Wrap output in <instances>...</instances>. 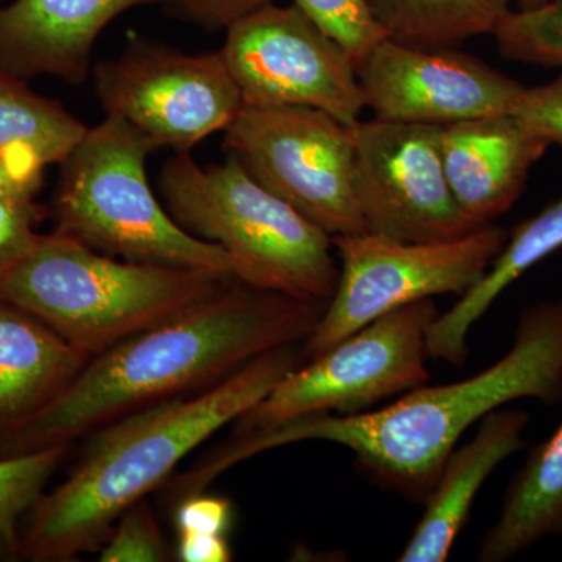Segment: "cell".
<instances>
[{"label": "cell", "mask_w": 562, "mask_h": 562, "mask_svg": "<svg viewBox=\"0 0 562 562\" xmlns=\"http://www.w3.org/2000/svg\"><path fill=\"white\" fill-rule=\"evenodd\" d=\"M225 133L228 157L331 238L366 233L353 188V132L310 106H244Z\"/></svg>", "instance_id": "9"}, {"label": "cell", "mask_w": 562, "mask_h": 562, "mask_svg": "<svg viewBox=\"0 0 562 562\" xmlns=\"http://www.w3.org/2000/svg\"><path fill=\"white\" fill-rule=\"evenodd\" d=\"M87 131L61 103L0 69V154L41 169L61 165Z\"/></svg>", "instance_id": "21"}, {"label": "cell", "mask_w": 562, "mask_h": 562, "mask_svg": "<svg viewBox=\"0 0 562 562\" xmlns=\"http://www.w3.org/2000/svg\"><path fill=\"white\" fill-rule=\"evenodd\" d=\"M90 360L44 322L0 301V447L50 405Z\"/></svg>", "instance_id": "17"}, {"label": "cell", "mask_w": 562, "mask_h": 562, "mask_svg": "<svg viewBox=\"0 0 562 562\" xmlns=\"http://www.w3.org/2000/svg\"><path fill=\"white\" fill-rule=\"evenodd\" d=\"M506 238L508 232L494 222L438 243L398 241L369 232L335 236L333 246L341 260L338 286L303 342V360L403 306L464 294L483 279Z\"/></svg>", "instance_id": "7"}, {"label": "cell", "mask_w": 562, "mask_h": 562, "mask_svg": "<svg viewBox=\"0 0 562 562\" xmlns=\"http://www.w3.org/2000/svg\"><path fill=\"white\" fill-rule=\"evenodd\" d=\"M41 179L43 169L0 154V195L35 198Z\"/></svg>", "instance_id": "31"}, {"label": "cell", "mask_w": 562, "mask_h": 562, "mask_svg": "<svg viewBox=\"0 0 562 562\" xmlns=\"http://www.w3.org/2000/svg\"><path fill=\"white\" fill-rule=\"evenodd\" d=\"M101 562L168 561V550L147 502L128 506L117 517L99 553Z\"/></svg>", "instance_id": "25"}, {"label": "cell", "mask_w": 562, "mask_h": 562, "mask_svg": "<svg viewBox=\"0 0 562 562\" xmlns=\"http://www.w3.org/2000/svg\"><path fill=\"white\" fill-rule=\"evenodd\" d=\"M520 398L562 403V299L527 306L512 349L490 368L449 384L416 387L369 412L322 413L284 422L272 430L233 436L187 472L194 490L266 450L302 441L339 443L353 452L373 482L413 502L427 501L443 462L462 435L483 417Z\"/></svg>", "instance_id": "1"}, {"label": "cell", "mask_w": 562, "mask_h": 562, "mask_svg": "<svg viewBox=\"0 0 562 562\" xmlns=\"http://www.w3.org/2000/svg\"><path fill=\"white\" fill-rule=\"evenodd\" d=\"M432 299L395 310L299 366L236 420L233 436L272 430L312 414H357L430 382Z\"/></svg>", "instance_id": "8"}, {"label": "cell", "mask_w": 562, "mask_h": 562, "mask_svg": "<svg viewBox=\"0 0 562 562\" xmlns=\"http://www.w3.org/2000/svg\"><path fill=\"white\" fill-rule=\"evenodd\" d=\"M165 209L184 232L216 244L233 277L258 290L328 302L339 268L331 236L262 188L238 160L202 168L188 151L158 177Z\"/></svg>", "instance_id": "5"}, {"label": "cell", "mask_w": 562, "mask_h": 562, "mask_svg": "<svg viewBox=\"0 0 562 562\" xmlns=\"http://www.w3.org/2000/svg\"><path fill=\"white\" fill-rule=\"evenodd\" d=\"M171 0H11L0 7V69L18 79L52 76L81 83L92 47L111 21Z\"/></svg>", "instance_id": "15"}, {"label": "cell", "mask_w": 562, "mask_h": 562, "mask_svg": "<svg viewBox=\"0 0 562 562\" xmlns=\"http://www.w3.org/2000/svg\"><path fill=\"white\" fill-rule=\"evenodd\" d=\"M149 140L117 117L88 128L61 162L55 231L109 257L235 279L231 258L172 220L146 176Z\"/></svg>", "instance_id": "6"}, {"label": "cell", "mask_w": 562, "mask_h": 562, "mask_svg": "<svg viewBox=\"0 0 562 562\" xmlns=\"http://www.w3.org/2000/svg\"><path fill=\"white\" fill-rule=\"evenodd\" d=\"M173 519L179 535L227 536L232 530L235 512L232 502L222 495L195 492L180 498Z\"/></svg>", "instance_id": "28"}, {"label": "cell", "mask_w": 562, "mask_h": 562, "mask_svg": "<svg viewBox=\"0 0 562 562\" xmlns=\"http://www.w3.org/2000/svg\"><path fill=\"white\" fill-rule=\"evenodd\" d=\"M244 106H310L353 127L364 99L349 52L292 2L233 22L221 49Z\"/></svg>", "instance_id": "11"}, {"label": "cell", "mask_w": 562, "mask_h": 562, "mask_svg": "<svg viewBox=\"0 0 562 562\" xmlns=\"http://www.w3.org/2000/svg\"><path fill=\"white\" fill-rule=\"evenodd\" d=\"M558 250H562V201L516 225L483 279L432 322L427 338L430 360L465 364L473 325L525 272Z\"/></svg>", "instance_id": "18"}, {"label": "cell", "mask_w": 562, "mask_h": 562, "mask_svg": "<svg viewBox=\"0 0 562 562\" xmlns=\"http://www.w3.org/2000/svg\"><path fill=\"white\" fill-rule=\"evenodd\" d=\"M331 38L342 44L355 65L386 38L373 18L369 0H294Z\"/></svg>", "instance_id": "24"}, {"label": "cell", "mask_w": 562, "mask_h": 562, "mask_svg": "<svg viewBox=\"0 0 562 562\" xmlns=\"http://www.w3.org/2000/svg\"><path fill=\"white\" fill-rule=\"evenodd\" d=\"M272 2L277 0H171L169 5L202 27L227 31L233 22Z\"/></svg>", "instance_id": "29"}, {"label": "cell", "mask_w": 562, "mask_h": 562, "mask_svg": "<svg viewBox=\"0 0 562 562\" xmlns=\"http://www.w3.org/2000/svg\"><path fill=\"white\" fill-rule=\"evenodd\" d=\"M43 209L35 198L0 195V271L24 257L38 241Z\"/></svg>", "instance_id": "26"}, {"label": "cell", "mask_w": 562, "mask_h": 562, "mask_svg": "<svg viewBox=\"0 0 562 562\" xmlns=\"http://www.w3.org/2000/svg\"><path fill=\"white\" fill-rule=\"evenodd\" d=\"M366 109L376 120L446 125L512 113L525 87L458 49L380 41L358 65Z\"/></svg>", "instance_id": "13"}, {"label": "cell", "mask_w": 562, "mask_h": 562, "mask_svg": "<svg viewBox=\"0 0 562 562\" xmlns=\"http://www.w3.org/2000/svg\"><path fill=\"white\" fill-rule=\"evenodd\" d=\"M513 0H369L386 38L417 49H458L494 35Z\"/></svg>", "instance_id": "20"}, {"label": "cell", "mask_w": 562, "mask_h": 562, "mask_svg": "<svg viewBox=\"0 0 562 562\" xmlns=\"http://www.w3.org/2000/svg\"><path fill=\"white\" fill-rule=\"evenodd\" d=\"M351 132L355 198L366 231L406 243L450 241L473 231L447 180L441 127L373 117Z\"/></svg>", "instance_id": "12"}, {"label": "cell", "mask_w": 562, "mask_h": 562, "mask_svg": "<svg viewBox=\"0 0 562 562\" xmlns=\"http://www.w3.org/2000/svg\"><path fill=\"white\" fill-rule=\"evenodd\" d=\"M530 414L519 408H498L480 420L475 436L454 447L443 462L425 501L424 516L398 557L402 562L449 560L458 535L468 524L473 502L503 461L520 452L527 441Z\"/></svg>", "instance_id": "16"}, {"label": "cell", "mask_w": 562, "mask_h": 562, "mask_svg": "<svg viewBox=\"0 0 562 562\" xmlns=\"http://www.w3.org/2000/svg\"><path fill=\"white\" fill-rule=\"evenodd\" d=\"M327 302L231 279L172 319L91 358L69 386L0 447L3 457L68 447L146 406L209 390L251 360L305 342Z\"/></svg>", "instance_id": "2"}, {"label": "cell", "mask_w": 562, "mask_h": 562, "mask_svg": "<svg viewBox=\"0 0 562 562\" xmlns=\"http://www.w3.org/2000/svg\"><path fill=\"white\" fill-rule=\"evenodd\" d=\"M550 146L513 113L441 127L443 169L469 225L492 224L512 210Z\"/></svg>", "instance_id": "14"}, {"label": "cell", "mask_w": 562, "mask_h": 562, "mask_svg": "<svg viewBox=\"0 0 562 562\" xmlns=\"http://www.w3.org/2000/svg\"><path fill=\"white\" fill-rule=\"evenodd\" d=\"M94 88L106 116L177 154L227 131L244 109L221 50L187 54L139 35L95 66Z\"/></svg>", "instance_id": "10"}, {"label": "cell", "mask_w": 562, "mask_h": 562, "mask_svg": "<svg viewBox=\"0 0 562 562\" xmlns=\"http://www.w3.org/2000/svg\"><path fill=\"white\" fill-rule=\"evenodd\" d=\"M512 113L536 135L562 146V74L549 83L525 88Z\"/></svg>", "instance_id": "27"}, {"label": "cell", "mask_w": 562, "mask_h": 562, "mask_svg": "<svg viewBox=\"0 0 562 562\" xmlns=\"http://www.w3.org/2000/svg\"><path fill=\"white\" fill-rule=\"evenodd\" d=\"M514 2L517 3V10H531L546 5V3L552 2V0H514Z\"/></svg>", "instance_id": "32"}, {"label": "cell", "mask_w": 562, "mask_h": 562, "mask_svg": "<svg viewBox=\"0 0 562 562\" xmlns=\"http://www.w3.org/2000/svg\"><path fill=\"white\" fill-rule=\"evenodd\" d=\"M231 279L109 257L55 231L0 271V301L90 358L216 294Z\"/></svg>", "instance_id": "4"}, {"label": "cell", "mask_w": 562, "mask_h": 562, "mask_svg": "<svg viewBox=\"0 0 562 562\" xmlns=\"http://www.w3.org/2000/svg\"><path fill=\"white\" fill-rule=\"evenodd\" d=\"M303 361L295 344L277 347L209 390L103 425L68 479L29 513L21 557L66 562L98 550L128 506L169 482L192 450L254 408Z\"/></svg>", "instance_id": "3"}, {"label": "cell", "mask_w": 562, "mask_h": 562, "mask_svg": "<svg viewBox=\"0 0 562 562\" xmlns=\"http://www.w3.org/2000/svg\"><path fill=\"white\" fill-rule=\"evenodd\" d=\"M554 536H562V422L513 476L476 557L482 562L509 561Z\"/></svg>", "instance_id": "19"}, {"label": "cell", "mask_w": 562, "mask_h": 562, "mask_svg": "<svg viewBox=\"0 0 562 562\" xmlns=\"http://www.w3.org/2000/svg\"><path fill=\"white\" fill-rule=\"evenodd\" d=\"M492 36L505 60L562 68V0L509 11Z\"/></svg>", "instance_id": "23"}, {"label": "cell", "mask_w": 562, "mask_h": 562, "mask_svg": "<svg viewBox=\"0 0 562 562\" xmlns=\"http://www.w3.org/2000/svg\"><path fill=\"white\" fill-rule=\"evenodd\" d=\"M66 446L0 458V558L21 557L20 522L43 495Z\"/></svg>", "instance_id": "22"}, {"label": "cell", "mask_w": 562, "mask_h": 562, "mask_svg": "<svg viewBox=\"0 0 562 562\" xmlns=\"http://www.w3.org/2000/svg\"><path fill=\"white\" fill-rule=\"evenodd\" d=\"M177 557L183 562H228L233 553L227 536L179 535Z\"/></svg>", "instance_id": "30"}]
</instances>
